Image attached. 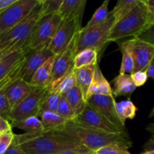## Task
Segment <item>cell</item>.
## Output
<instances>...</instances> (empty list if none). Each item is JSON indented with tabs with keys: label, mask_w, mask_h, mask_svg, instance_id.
Wrapping results in <instances>:
<instances>
[{
	"label": "cell",
	"mask_w": 154,
	"mask_h": 154,
	"mask_svg": "<svg viewBox=\"0 0 154 154\" xmlns=\"http://www.w3.org/2000/svg\"><path fill=\"white\" fill-rule=\"evenodd\" d=\"M53 131L74 140L93 152L111 144L121 146L127 150L132 146L127 132L108 133L84 126L74 120L66 122L63 126Z\"/></svg>",
	"instance_id": "1"
},
{
	"label": "cell",
	"mask_w": 154,
	"mask_h": 154,
	"mask_svg": "<svg viewBox=\"0 0 154 154\" xmlns=\"http://www.w3.org/2000/svg\"><path fill=\"white\" fill-rule=\"evenodd\" d=\"M14 138L27 154H55L82 146L53 130L14 134Z\"/></svg>",
	"instance_id": "2"
},
{
	"label": "cell",
	"mask_w": 154,
	"mask_h": 154,
	"mask_svg": "<svg viewBox=\"0 0 154 154\" xmlns=\"http://www.w3.org/2000/svg\"><path fill=\"white\" fill-rule=\"evenodd\" d=\"M150 24L148 6L141 1L127 14L114 23L108 42H118L127 37H137Z\"/></svg>",
	"instance_id": "3"
},
{
	"label": "cell",
	"mask_w": 154,
	"mask_h": 154,
	"mask_svg": "<svg viewBox=\"0 0 154 154\" xmlns=\"http://www.w3.org/2000/svg\"><path fill=\"white\" fill-rule=\"evenodd\" d=\"M42 16V5H38L25 19L0 35V51L7 54L17 50H26L33 29Z\"/></svg>",
	"instance_id": "4"
},
{
	"label": "cell",
	"mask_w": 154,
	"mask_h": 154,
	"mask_svg": "<svg viewBox=\"0 0 154 154\" xmlns=\"http://www.w3.org/2000/svg\"><path fill=\"white\" fill-rule=\"evenodd\" d=\"M115 19L111 11L108 19L105 22L93 26L79 30L76 44V54L85 49H94L100 53L108 42L110 32L114 26Z\"/></svg>",
	"instance_id": "5"
},
{
	"label": "cell",
	"mask_w": 154,
	"mask_h": 154,
	"mask_svg": "<svg viewBox=\"0 0 154 154\" xmlns=\"http://www.w3.org/2000/svg\"><path fill=\"white\" fill-rule=\"evenodd\" d=\"M78 32L67 48L61 54L56 56L52 75L47 87L48 91H54L61 81L75 70L74 60L76 55V44Z\"/></svg>",
	"instance_id": "6"
},
{
	"label": "cell",
	"mask_w": 154,
	"mask_h": 154,
	"mask_svg": "<svg viewBox=\"0 0 154 154\" xmlns=\"http://www.w3.org/2000/svg\"><path fill=\"white\" fill-rule=\"evenodd\" d=\"M62 20L58 13L42 15L33 29L26 50L28 51L49 45Z\"/></svg>",
	"instance_id": "7"
},
{
	"label": "cell",
	"mask_w": 154,
	"mask_h": 154,
	"mask_svg": "<svg viewBox=\"0 0 154 154\" xmlns=\"http://www.w3.org/2000/svg\"><path fill=\"white\" fill-rule=\"evenodd\" d=\"M48 92L47 88L35 87L29 96L12 108L9 114V123L20 121L29 117H38L41 105Z\"/></svg>",
	"instance_id": "8"
},
{
	"label": "cell",
	"mask_w": 154,
	"mask_h": 154,
	"mask_svg": "<svg viewBox=\"0 0 154 154\" xmlns=\"http://www.w3.org/2000/svg\"><path fill=\"white\" fill-rule=\"evenodd\" d=\"M38 5L35 0H19L0 12V35L25 19Z\"/></svg>",
	"instance_id": "9"
},
{
	"label": "cell",
	"mask_w": 154,
	"mask_h": 154,
	"mask_svg": "<svg viewBox=\"0 0 154 154\" xmlns=\"http://www.w3.org/2000/svg\"><path fill=\"white\" fill-rule=\"evenodd\" d=\"M82 19H63L54 33L48 48L54 55L61 54L70 44L72 39L81 29Z\"/></svg>",
	"instance_id": "10"
},
{
	"label": "cell",
	"mask_w": 154,
	"mask_h": 154,
	"mask_svg": "<svg viewBox=\"0 0 154 154\" xmlns=\"http://www.w3.org/2000/svg\"><path fill=\"white\" fill-rule=\"evenodd\" d=\"M74 121L84 126L108 133H122L126 132V128L120 127L113 123L88 104L84 111L77 116Z\"/></svg>",
	"instance_id": "11"
},
{
	"label": "cell",
	"mask_w": 154,
	"mask_h": 154,
	"mask_svg": "<svg viewBox=\"0 0 154 154\" xmlns=\"http://www.w3.org/2000/svg\"><path fill=\"white\" fill-rule=\"evenodd\" d=\"M52 56L54 54L48 48V45L28 50L24 56L20 78L29 84L38 69Z\"/></svg>",
	"instance_id": "12"
},
{
	"label": "cell",
	"mask_w": 154,
	"mask_h": 154,
	"mask_svg": "<svg viewBox=\"0 0 154 154\" xmlns=\"http://www.w3.org/2000/svg\"><path fill=\"white\" fill-rule=\"evenodd\" d=\"M134 61V72L146 71L154 58V46L136 37L126 41Z\"/></svg>",
	"instance_id": "13"
},
{
	"label": "cell",
	"mask_w": 154,
	"mask_h": 154,
	"mask_svg": "<svg viewBox=\"0 0 154 154\" xmlns=\"http://www.w3.org/2000/svg\"><path fill=\"white\" fill-rule=\"evenodd\" d=\"M87 103L98 112L107 117L113 123L120 127H125L122 125L116 112V102L114 96L93 95L87 99Z\"/></svg>",
	"instance_id": "14"
},
{
	"label": "cell",
	"mask_w": 154,
	"mask_h": 154,
	"mask_svg": "<svg viewBox=\"0 0 154 154\" xmlns=\"http://www.w3.org/2000/svg\"><path fill=\"white\" fill-rule=\"evenodd\" d=\"M35 87L26 82L22 78H18L5 89V94L8 100L11 108H14L27 96L29 95Z\"/></svg>",
	"instance_id": "15"
},
{
	"label": "cell",
	"mask_w": 154,
	"mask_h": 154,
	"mask_svg": "<svg viewBox=\"0 0 154 154\" xmlns=\"http://www.w3.org/2000/svg\"><path fill=\"white\" fill-rule=\"evenodd\" d=\"M93 95H104V96H113V89L109 82L102 74L99 64H96L90 87L88 90V99Z\"/></svg>",
	"instance_id": "16"
},
{
	"label": "cell",
	"mask_w": 154,
	"mask_h": 154,
	"mask_svg": "<svg viewBox=\"0 0 154 154\" xmlns=\"http://www.w3.org/2000/svg\"><path fill=\"white\" fill-rule=\"evenodd\" d=\"M87 0H64L58 12L62 19H82Z\"/></svg>",
	"instance_id": "17"
},
{
	"label": "cell",
	"mask_w": 154,
	"mask_h": 154,
	"mask_svg": "<svg viewBox=\"0 0 154 154\" xmlns=\"http://www.w3.org/2000/svg\"><path fill=\"white\" fill-rule=\"evenodd\" d=\"M27 50H17L5 55L0 60V81L8 75L23 60Z\"/></svg>",
	"instance_id": "18"
},
{
	"label": "cell",
	"mask_w": 154,
	"mask_h": 154,
	"mask_svg": "<svg viewBox=\"0 0 154 154\" xmlns=\"http://www.w3.org/2000/svg\"><path fill=\"white\" fill-rule=\"evenodd\" d=\"M56 55L50 57L42 66L38 69L33 75L29 84L34 87H44L47 88L52 75L53 67Z\"/></svg>",
	"instance_id": "19"
},
{
	"label": "cell",
	"mask_w": 154,
	"mask_h": 154,
	"mask_svg": "<svg viewBox=\"0 0 154 154\" xmlns=\"http://www.w3.org/2000/svg\"><path fill=\"white\" fill-rule=\"evenodd\" d=\"M97 63L90 65V66H85V67H82L81 69H75L77 86L81 90L86 102H87V99H88V96H87L88 90L92 81H93L95 69H96Z\"/></svg>",
	"instance_id": "20"
},
{
	"label": "cell",
	"mask_w": 154,
	"mask_h": 154,
	"mask_svg": "<svg viewBox=\"0 0 154 154\" xmlns=\"http://www.w3.org/2000/svg\"><path fill=\"white\" fill-rule=\"evenodd\" d=\"M114 87L113 96H114L131 95L136 89L131 75L129 74L117 75L114 80Z\"/></svg>",
	"instance_id": "21"
},
{
	"label": "cell",
	"mask_w": 154,
	"mask_h": 154,
	"mask_svg": "<svg viewBox=\"0 0 154 154\" xmlns=\"http://www.w3.org/2000/svg\"><path fill=\"white\" fill-rule=\"evenodd\" d=\"M63 96L72 107L76 117L81 114L87 107V102L84 99L82 93L78 86H75V87L69 90Z\"/></svg>",
	"instance_id": "22"
},
{
	"label": "cell",
	"mask_w": 154,
	"mask_h": 154,
	"mask_svg": "<svg viewBox=\"0 0 154 154\" xmlns=\"http://www.w3.org/2000/svg\"><path fill=\"white\" fill-rule=\"evenodd\" d=\"M115 108L117 116L123 126H125L127 119L132 120L135 118L137 108L130 99L121 101L117 103L116 102Z\"/></svg>",
	"instance_id": "23"
},
{
	"label": "cell",
	"mask_w": 154,
	"mask_h": 154,
	"mask_svg": "<svg viewBox=\"0 0 154 154\" xmlns=\"http://www.w3.org/2000/svg\"><path fill=\"white\" fill-rule=\"evenodd\" d=\"M11 128H18L24 131L25 133H33L44 131L43 125L40 119L37 117H29L24 120L11 122Z\"/></svg>",
	"instance_id": "24"
},
{
	"label": "cell",
	"mask_w": 154,
	"mask_h": 154,
	"mask_svg": "<svg viewBox=\"0 0 154 154\" xmlns=\"http://www.w3.org/2000/svg\"><path fill=\"white\" fill-rule=\"evenodd\" d=\"M99 53L94 49H85L80 51L75 55L74 60L75 69H81L82 67L97 63Z\"/></svg>",
	"instance_id": "25"
},
{
	"label": "cell",
	"mask_w": 154,
	"mask_h": 154,
	"mask_svg": "<svg viewBox=\"0 0 154 154\" xmlns=\"http://www.w3.org/2000/svg\"><path fill=\"white\" fill-rule=\"evenodd\" d=\"M39 117H41V121L45 131L55 130L63 126L66 122L57 113L52 111H45Z\"/></svg>",
	"instance_id": "26"
},
{
	"label": "cell",
	"mask_w": 154,
	"mask_h": 154,
	"mask_svg": "<svg viewBox=\"0 0 154 154\" xmlns=\"http://www.w3.org/2000/svg\"><path fill=\"white\" fill-rule=\"evenodd\" d=\"M118 45L122 53V63L120 69V75H123V74L131 75L134 72V61L129 46L126 41L120 42Z\"/></svg>",
	"instance_id": "27"
},
{
	"label": "cell",
	"mask_w": 154,
	"mask_h": 154,
	"mask_svg": "<svg viewBox=\"0 0 154 154\" xmlns=\"http://www.w3.org/2000/svg\"><path fill=\"white\" fill-rule=\"evenodd\" d=\"M61 96L62 95L59 94L58 93L55 91H48L46 96L44 98L43 101H42V105H41L38 117L45 111L56 112Z\"/></svg>",
	"instance_id": "28"
},
{
	"label": "cell",
	"mask_w": 154,
	"mask_h": 154,
	"mask_svg": "<svg viewBox=\"0 0 154 154\" xmlns=\"http://www.w3.org/2000/svg\"><path fill=\"white\" fill-rule=\"evenodd\" d=\"M110 0H105L101 5L100 7L95 11L93 14L91 19L88 21L87 25L85 26V28L93 26L98 25L102 23L105 22L108 18L110 15V11H108V4H109Z\"/></svg>",
	"instance_id": "29"
},
{
	"label": "cell",
	"mask_w": 154,
	"mask_h": 154,
	"mask_svg": "<svg viewBox=\"0 0 154 154\" xmlns=\"http://www.w3.org/2000/svg\"><path fill=\"white\" fill-rule=\"evenodd\" d=\"M141 1L144 0H118L115 7L111 11L115 19V22L123 17Z\"/></svg>",
	"instance_id": "30"
},
{
	"label": "cell",
	"mask_w": 154,
	"mask_h": 154,
	"mask_svg": "<svg viewBox=\"0 0 154 154\" xmlns=\"http://www.w3.org/2000/svg\"><path fill=\"white\" fill-rule=\"evenodd\" d=\"M56 113L59 116H60L62 118L64 119L66 122L72 121V120H74L76 118V115H75L73 109L70 106V105L68 103V102L63 95H62L61 98H60V102H59Z\"/></svg>",
	"instance_id": "31"
},
{
	"label": "cell",
	"mask_w": 154,
	"mask_h": 154,
	"mask_svg": "<svg viewBox=\"0 0 154 154\" xmlns=\"http://www.w3.org/2000/svg\"><path fill=\"white\" fill-rule=\"evenodd\" d=\"M75 86H77V81L76 78H75V70H74L61 81V83L59 84V86L54 91L58 93L59 94L63 95L69 90L75 87Z\"/></svg>",
	"instance_id": "32"
},
{
	"label": "cell",
	"mask_w": 154,
	"mask_h": 154,
	"mask_svg": "<svg viewBox=\"0 0 154 154\" xmlns=\"http://www.w3.org/2000/svg\"><path fill=\"white\" fill-rule=\"evenodd\" d=\"M63 1L64 0H45V3L42 5V15L57 13Z\"/></svg>",
	"instance_id": "33"
},
{
	"label": "cell",
	"mask_w": 154,
	"mask_h": 154,
	"mask_svg": "<svg viewBox=\"0 0 154 154\" xmlns=\"http://www.w3.org/2000/svg\"><path fill=\"white\" fill-rule=\"evenodd\" d=\"M95 154H131L127 149L115 144L105 146L94 152Z\"/></svg>",
	"instance_id": "34"
},
{
	"label": "cell",
	"mask_w": 154,
	"mask_h": 154,
	"mask_svg": "<svg viewBox=\"0 0 154 154\" xmlns=\"http://www.w3.org/2000/svg\"><path fill=\"white\" fill-rule=\"evenodd\" d=\"M11 111V108L5 94V89L0 90V116L8 121Z\"/></svg>",
	"instance_id": "35"
},
{
	"label": "cell",
	"mask_w": 154,
	"mask_h": 154,
	"mask_svg": "<svg viewBox=\"0 0 154 154\" xmlns=\"http://www.w3.org/2000/svg\"><path fill=\"white\" fill-rule=\"evenodd\" d=\"M14 137L12 129L0 133V154H4L11 144Z\"/></svg>",
	"instance_id": "36"
},
{
	"label": "cell",
	"mask_w": 154,
	"mask_h": 154,
	"mask_svg": "<svg viewBox=\"0 0 154 154\" xmlns=\"http://www.w3.org/2000/svg\"><path fill=\"white\" fill-rule=\"evenodd\" d=\"M136 38L147 42L154 46V23H150L141 34Z\"/></svg>",
	"instance_id": "37"
},
{
	"label": "cell",
	"mask_w": 154,
	"mask_h": 154,
	"mask_svg": "<svg viewBox=\"0 0 154 154\" xmlns=\"http://www.w3.org/2000/svg\"><path fill=\"white\" fill-rule=\"evenodd\" d=\"M131 78L135 87H141L147 82L148 77L145 71H138L131 74Z\"/></svg>",
	"instance_id": "38"
},
{
	"label": "cell",
	"mask_w": 154,
	"mask_h": 154,
	"mask_svg": "<svg viewBox=\"0 0 154 154\" xmlns=\"http://www.w3.org/2000/svg\"><path fill=\"white\" fill-rule=\"evenodd\" d=\"M4 154H27L20 147V145L18 144L17 141L15 139V138L14 137V139L12 141L11 144L9 146L8 148L7 149Z\"/></svg>",
	"instance_id": "39"
},
{
	"label": "cell",
	"mask_w": 154,
	"mask_h": 154,
	"mask_svg": "<svg viewBox=\"0 0 154 154\" xmlns=\"http://www.w3.org/2000/svg\"><path fill=\"white\" fill-rule=\"evenodd\" d=\"M147 130L150 132V138L148 141L144 144V150L145 151L147 150H154V123H150L147 126Z\"/></svg>",
	"instance_id": "40"
},
{
	"label": "cell",
	"mask_w": 154,
	"mask_h": 154,
	"mask_svg": "<svg viewBox=\"0 0 154 154\" xmlns=\"http://www.w3.org/2000/svg\"><path fill=\"white\" fill-rule=\"evenodd\" d=\"M92 153H93V150H90L84 146H80L76 148L70 149V150H65V151H62L55 154H89Z\"/></svg>",
	"instance_id": "41"
},
{
	"label": "cell",
	"mask_w": 154,
	"mask_h": 154,
	"mask_svg": "<svg viewBox=\"0 0 154 154\" xmlns=\"http://www.w3.org/2000/svg\"><path fill=\"white\" fill-rule=\"evenodd\" d=\"M12 129L11 123L7 120L3 118L2 116H0V133L7 132V131Z\"/></svg>",
	"instance_id": "42"
},
{
	"label": "cell",
	"mask_w": 154,
	"mask_h": 154,
	"mask_svg": "<svg viewBox=\"0 0 154 154\" xmlns=\"http://www.w3.org/2000/svg\"><path fill=\"white\" fill-rule=\"evenodd\" d=\"M19 0H0V12L8 8Z\"/></svg>",
	"instance_id": "43"
},
{
	"label": "cell",
	"mask_w": 154,
	"mask_h": 154,
	"mask_svg": "<svg viewBox=\"0 0 154 154\" xmlns=\"http://www.w3.org/2000/svg\"><path fill=\"white\" fill-rule=\"evenodd\" d=\"M146 73H147V75L148 78H152V79L154 80V58L153 60L150 62V63L149 64L148 67L146 69Z\"/></svg>",
	"instance_id": "44"
},
{
	"label": "cell",
	"mask_w": 154,
	"mask_h": 154,
	"mask_svg": "<svg viewBox=\"0 0 154 154\" xmlns=\"http://www.w3.org/2000/svg\"><path fill=\"white\" fill-rule=\"evenodd\" d=\"M148 10H149V17H150V23H154V7L148 6Z\"/></svg>",
	"instance_id": "45"
},
{
	"label": "cell",
	"mask_w": 154,
	"mask_h": 154,
	"mask_svg": "<svg viewBox=\"0 0 154 154\" xmlns=\"http://www.w3.org/2000/svg\"><path fill=\"white\" fill-rule=\"evenodd\" d=\"M144 2H145L146 4H147L148 6L154 7V0H144Z\"/></svg>",
	"instance_id": "46"
},
{
	"label": "cell",
	"mask_w": 154,
	"mask_h": 154,
	"mask_svg": "<svg viewBox=\"0 0 154 154\" xmlns=\"http://www.w3.org/2000/svg\"><path fill=\"white\" fill-rule=\"evenodd\" d=\"M141 154H154V150H147V151H144V153H141Z\"/></svg>",
	"instance_id": "47"
},
{
	"label": "cell",
	"mask_w": 154,
	"mask_h": 154,
	"mask_svg": "<svg viewBox=\"0 0 154 154\" xmlns=\"http://www.w3.org/2000/svg\"><path fill=\"white\" fill-rule=\"evenodd\" d=\"M35 1L37 2L38 3V4H40V5H43L44 3H45V0H35Z\"/></svg>",
	"instance_id": "48"
},
{
	"label": "cell",
	"mask_w": 154,
	"mask_h": 154,
	"mask_svg": "<svg viewBox=\"0 0 154 154\" xmlns=\"http://www.w3.org/2000/svg\"><path fill=\"white\" fill-rule=\"evenodd\" d=\"M149 117H154V107H153V109H152V111H151V112H150V116H149Z\"/></svg>",
	"instance_id": "49"
},
{
	"label": "cell",
	"mask_w": 154,
	"mask_h": 154,
	"mask_svg": "<svg viewBox=\"0 0 154 154\" xmlns=\"http://www.w3.org/2000/svg\"><path fill=\"white\" fill-rule=\"evenodd\" d=\"M5 55H6V54H5L4 53H2V51H0V60H1V59Z\"/></svg>",
	"instance_id": "50"
},
{
	"label": "cell",
	"mask_w": 154,
	"mask_h": 154,
	"mask_svg": "<svg viewBox=\"0 0 154 154\" xmlns=\"http://www.w3.org/2000/svg\"><path fill=\"white\" fill-rule=\"evenodd\" d=\"M89 154H95V153H94V152H93V153H89Z\"/></svg>",
	"instance_id": "51"
}]
</instances>
